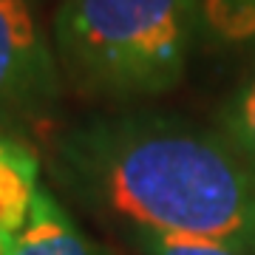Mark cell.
<instances>
[{
  "label": "cell",
  "instance_id": "52a82bcc",
  "mask_svg": "<svg viewBox=\"0 0 255 255\" xmlns=\"http://www.w3.org/2000/svg\"><path fill=\"white\" fill-rule=\"evenodd\" d=\"M201 17L224 40L255 37V0H201Z\"/></svg>",
  "mask_w": 255,
  "mask_h": 255
},
{
  "label": "cell",
  "instance_id": "3957f363",
  "mask_svg": "<svg viewBox=\"0 0 255 255\" xmlns=\"http://www.w3.org/2000/svg\"><path fill=\"white\" fill-rule=\"evenodd\" d=\"M57 97V68L26 0H0V119L37 117Z\"/></svg>",
  "mask_w": 255,
  "mask_h": 255
},
{
  "label": "cell",
  "instance_id": "9c48e42d",
  "mask_svg": "<svg viewBox=\"0 0 255 255\" xmlns=\"http://www.w3.org/2000/svg\"><path fill=\"white\" fill-rule=\"evenodd\" d=\"M9 247H11V236H6L0 230V255H9Z\"/></svg>",
  "mask_w": 255,
  "mask_h": 255
},
{
  "label": "cell",
  "instance_id": "7a4b0ae2",
  "mask_svg": "<svg viewBox=\"0 0 255 255\" xmlns=\"http://www.w3.org/2000/svg\"><path fill=\"white\" fill-rule=\"evenodd\" d=\"M199 0H63L57 51L80 88L114 100L170 91L184 77Z\"/></svg>",
  "mask_w": 255,
  "mask_h": 255
},
{
  "label": "cell",
  "instance_id": "6da1fadb",
  "mask_svg": "<svg viewBox=\"0 0 255 255\" xmlns=\"http://www.w3.org/2000/svg\"><path fill=\"white\" fill-rule=\"evenodd\" d=\"M60 159L94 201L133 227L255 255V170L204 130L162 117L102 119L74 130Z\"/></svg>",
  "mask_w": 255,
  "mask_h": 255
},
{
  "label": "cell",
  "instance_id": "277c9868",
  "mask_svg": "<svg viewBox=\"0 0 255 255\" xmlns=\"http://www.w3.org/2000/svg\"><path fill=\"white\" fill-rule=\"evenodd\" d=\"M9 255H97V250L54 201V196L40 187L23 230L11 238Z\"/></svg>",
  "mask_w": 255,
  "mask_h": 255
},
{
  "label": "cell",
  "instance_id": "5b68a950",
  "mask_svg": "<svg viewBox=\"0 0 255 255\" xmlns=\"http://www.w3.org/2000/svg\"><path fill=\"white\" fill-rule=\"evenodd\" d=\"M40 164L31 147L17 142L9 133H0V230L6 236H17L28 219L34 201Z\"/></svg>",
  "mask_w": 255,
  "mask_h": 255
},
{
  "label": "cell",
  "instance_id": "ba28073f",
  "mask_svg": "<svg viewBox=\"0 0 255 255\" xmlns=\"http://www.w3.org/2000/svg\"><path fill=\"white\" fill-rule=\"evenodd\" d=\"M227 139L233 150L255 170V77L238 91L227 111Z\"/></svg>",
  "mask_w": 255,
  "mask_h": 255
},
{
  "label": "cell",
  "instance_id": "8992f818",
  "mask_svg": "<svg viewBox=\"0 0 255 255\" xmlns=\"http://www.w3.org/2000/svg\"><path fill=\"white\" fill-rule=\"evenodd\" d=\"M133 244L145 255H250L224 241H210L196 236H173V233H156V230L133 227Z\"/></svg>",
  "mask_w": 255,
  "mask_h": 255
}]
</instances>
